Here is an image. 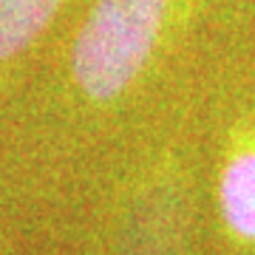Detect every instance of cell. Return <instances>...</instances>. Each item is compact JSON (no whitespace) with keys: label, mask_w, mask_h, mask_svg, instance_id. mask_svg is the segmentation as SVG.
Masks as SVG:
<instances>
[{"label":"cell","mask_w":255,"mask_h":255,"mask_svg":"<svg viewBox=\"0 0 255 255\" xmlns=\"http://www.w3.org/2000/svg\"><path fill=\"white\" fill-rule=\"evenodd\" d=\"M221 216L244 241H255V150L233 156L219 184Z\"/></svg>","instance_id":"obj_2"},{"label":"cell","mask_w":255,"mask_h":255,"mask_svg":"<svg viewBox=\"0 0 255 255\" xmlns=\"http://www.w3.org/2000/svg\"><path fill=\"white\" fill-rule=\"evenodd\" d=\"M170 0H97L71 54L74 80L108 102L139 77L156 48Z\"/></svg>","instance_id":"obj_1"},{"label":"cell","mask_w":255,"mask_h":255,"mask_svg":"<svg viewBox=\"0 0 255 255\" xmlns=\"http://www.w3.org/2000/svg\"><path fill=\"white\" fill-rule=\"evenodd\" d=\"M63 0H0V60L26 51Z\"/></svg>","instance_id":"obj_3"}]
</instances>
